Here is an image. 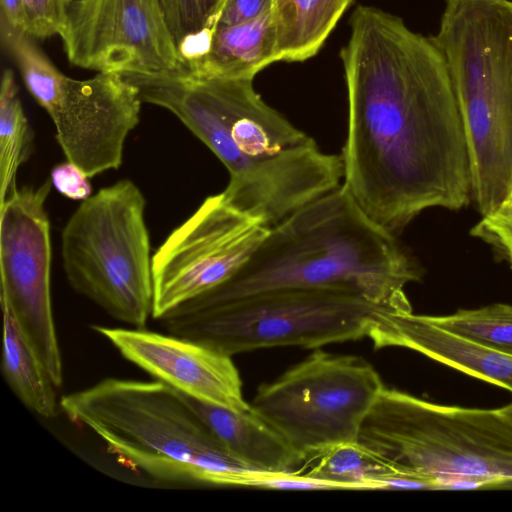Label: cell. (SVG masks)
I'll return each instance as SVG.
<instances>
[{"mask_svg":"<svg viewBox=\"0 0 512 512\" xmlns=\"http://www.w3.org/2000/svg\"><path fill=\"white\" fill-rule=\"evenodd\" d=\"M350 24L342 186L394 234L426 209H461L471 199L469 154L443 55L378 8L359 5Z\"/></svg>","mask_w":512,"mask_h":512,"instance_id":"1","label":"cell"},{"mask_svg":"<svg viewBox=\"0 0 512 512\" xmlns=\"http://www.w3.org/2000/svg\"><path fill=\"white\" fill-rule=\"evenodd\" d=\"M122 75L142 102L170 111L222 162L229 174L224 198L270 228L342 184L341 155L323 152L269 106L253 79L202 76L184 67Z\"/></svg>","mask_w":512,"mask_h":512,"instance_id":"2","label":"cell"},{"mask_svg":"<svg viewBox=\"0 0 512 512\" xmlns=\"http://www.w3.org/2000/svg\"><path fill=\"white\" fill-rule=\"evenodd\" d=\"M418 270L388 231L342 184L270 228L227 281L169 313H188L282 289L332 290L392 312H412L406 286Z\"/></svg>","mask_w":512,"mask_h":512,"instance_id":"3","label":"cell"},{"mask_svg":"<svg viewBox=\"0 0 512 512\" xmlns=\"http://www.w3.org/2000/svg\"><path fill=\"white\" fill-rule=\"evenodd\" d=\"M60 409L119 462L160 483L250 486L259 473L229 454L181 394L158 380L106 378L63 396Z\"/></svg>","mask_w":512,"mask_h":512,"instance_id":"4","label":"cell"},{"mask_svg":"<svg viewBox=\"0 0 512 512\" xmlns=\"http://www.w3.org/2000/svg\"><path fill=\"white\" fill-rule=\"evenodd\" d=\"M466 136L481 215L512 189V0H445L437 33Z\"/></svg>","mask_w":512,"mask_h":512,"instance_id":"5","label":"cell"},{"mask_svg":"<svg viewBox=\"0 0 512 512\" xmlns=\"http://www.w3.org/2000/svg\"><path fill=\"white\" fill-rule=\"evenodd\" d=\"M357 442L393 470L430 481L471 476L512 482V420L501 409L430 403L384 387Z\"/></svg>","mask_w":512,"mask_h":512,"instance_id":"6","label":"cell"},{"mask_svg":"<svg viewBox=\"0 0 512 512\" xmlns=\"http://www.w3.org/2000/svg\"><path fill=\"white\" fill-rule=\"evenodd\" d=\"M146 200L120 180L83 200L61 236L63 269L78 294L111 317L144 328L153 311Z\"/></svg>","mask_w":512,"mask_h":512,"instance_id":"7","label":"cell"},{"mask_svg":"<svg viewBox=\"0 0 512 512\" xmlns=\"http://www.w3.org/2000/svg\"><path fill=\"white\" fill-rule=\"evenodd\" d=\"M382 311L332 290L282 289L246 296L160 321L169 332L229 356L263 348L322 346L369 336Z\"/></svg>","mask_w":512,"mask_h":512,"instance_id":"8","label":"cell"},{"mask_svg":"<svg viewBox=\"0 0 512 512\" xmlns=\"http://www.w3.org/2000/svg\"><path fill=\"white\" fill-rule=\"evenodd\" d=\"M23 82L48 113L67 161L89 177L118 169L125 141L140 121L137 88L119 73L78 80L63 74L23 32H1Z\"/></svg>","mask_w":512,"mask_h":512,"instance_id":"9","label":"cell"},{"mask_svg":"<svg viewBox=\"0 0 512 512\" xmlns=\"http://www.w3.org/2000/svg\"><path fill=\"white\" fill-rule=\"evenodd\" d=\"M384 387L365 359L318 348L261 385L250 405L303 457L330 445L357 442L362 422Z\"/></svg>","mask_w":512,"mask_h":512,"instance_id":"10","label":"cell"},{"mask_svg":"<svg viewBox=\"0 0 512 512\" xmlns=\"http://www.w3.org/2000/svg\"><path fill=\"white\" fill-rule=\"evenodd\" d=\"M270 227L219 194L208 196L152 255L153 311L160 320L230 279Z\"/></svg>","mask_w":512,"mask_h":512,"instance_id":"11","label":"cell"},{"mask_svg":"<svg viewBox=\"0 0 512 512\" xmlns=\"http://www.w3.org/2000/svg\"><path fill=\"white\" fill-rule=\"evenodd\" d=\"M51 179L14 188L0 205V300L5 301L56 387L63 365L51 303Z\"/></svg>","mask_w":512,"mask_h":512,"instance_id":"12","label":"cell"},{"mask_svg":"<svg viewBox=\"0 0 512 512\" xmlns=\"http://www.w3.org/2000/svg\"><path fill=\"white\" fill-rule=\"evenodd\" d=\"M58 36L70 64L97 73L158 75L184 66L160 0H66Z\"/></svg>","mask_w":512,"mask_h":512,"instance_id":"13","label":"cell"},{"mask_svg":"<svg viewBox=\"0 0 512 512\" xmlns=\"http://www.w3.org/2000/svg\"><path fill=\"white\" fill-rule=\"evenodd\" d=\"M92 328L126 360L174 390L238 411L250 408L231 356L187 338L144 328Z\"/></svg>","mask_w":512,"mask_h":512,"instance_id":"14","label":"cell"},{"mask_svg":"<svg viewBox=\"0 0 512 512\" xmlns=\"http://www.w3.org/2000/svg\"><path fill=\"white\" fill-rule=\"evenodd\" d=\"M368 338L375 349H412L512 392V356L453 335L425 315L382 311Z\"/></svg>","mask_w":512,"mask_h":512,"instance_id":"15","label":"cell"},{"mask_svg":"<svg viewBox=\"0 0 512 512\" xmlns=\"http://www.w3.org/2000/svg\"><path fill=\"white\" fill-rule=\"evenodd\" d=\"M180 394L220 445L245 466L266 473H294L300 468L302 455L251 405L238 411Z\"/></svg>","mask_w":512,"mask_h":512,"instance_id":"16","label":"cell"},{"mask_svg":"<svg viewBox=\"0 0 512 512\" xmlns=\"http://www.w3.org/2000/svg\"><path fill=\"white\" fill-rule=\"evenodd\" d=\"M276 61V27L269 11L248 22L214 28L203 51L183 67L202 76L254 79Z\"/></svg>","mask_w":512,"mask_h":512,"instance_id":"17","label":"cell"},{"mask_svg":"<svg viewBox=\"0 0 512 512\" xmlns=\"http://www.w3.org/2000/svg\"><path fill=\"white\" fill-rule=\"evenodd\" d=\"M353 0H272L279 61L315 56Z\"/></svg>","mask_w":512,"mask_h":512,"instance_id":"18","label":"cell"},{"mask_svg":"<svg viewBox=\"0 0 512 512\" xmlns=\"http://www.w3.org/2000/svg\"><path fill=\"white\" fill-rule=\"evenodd\" d=\"M3 315L1 367L4 378L31 411L52 418L60 408L56 386L31 346L8 304L0 300Z\"/></svg>","mask_w":512,"mask_h":512,"instance_id":"19","label":"cell"},{"mask_svg":"<svg viewBox=\"0 0 512 512\" xmlns=\"http://www.w3.org/2000/svg\"><path fill=\"white\" fill-rule=\"evenodd\" d=\"M397 472L358 442L330 445L303 456L294 472L331 484L334 489H382V479Z\"/></svg>","mask_w":512,"mask_h":512,"instance_id":"20","label":"cell"},{"mask_svg":"<svg viewBox=\"0 0 512 512\" xmlns=\"http://www.w3.org/2000/svg\"><path fill=\"white\" fill-rule=\"evenodd\" d=\"M33 150V132L18 97L12 70L5 69L0 92V205L16 188V175Z\"/></svg>","mask_w":512,"mask_h":512,"instance_id":"21","label":"cell"},{"mask_svg":"<svg viewBox=\"0 0 512 512\" xmlns=\"http://www.w3.org/2000/svg\"><path fill=\"white\" fill-rule=\"evenodd\" d=\"M441 329L477 345L512 356V305L492 304L446 316H427Z\"/></svg>","mask_w":512,"mask_h":512,"instance_id":"22","label":"cell"},{"mask_svg":"<svg viewBox=\"0 0 512 512\" xmlns=\"http://www.w3.org/2000/svg\"><path fill=\"white\" fill-rule=\"evenodd\" d=\"M184 62L205 48L225 0H160Z\"/></svg>","mask_w":512,"mask_h":512,"instance_id":"23","label":"cell"},{"mask_svg":"<svg viewBox=\"0 0 512 512\" xmlns=\"http://www.w3.org/2000/svg\"><path fill=\"white\" fill-rule=\"evenodd\" d=\"M471 235L492 246L512 269V190L498 207L482 215Z\"/></svg>","mask_w":512,"mask_h":512,"instance_id":"24","label":"cell"},{"mask_svg":"<svg viewBox=\"0 0 512 512\" xmlns=\"http://www.w3.org/2000/svg\"><path fill=\"white\" fill-rule=\"evenodd\" d=\"M66 0H21L25 33L33 39H46L58 35Z\"/></svg>","mask_w":512,"mask_h":512,"instance_id":"25","label":"cell"},{"mask_svg":"<svg viewBox=\"0 0 512 512\" xmlns=\"http://www.w3.org/2000/svg\"><path fill=\"white\" fill-rule=\"evenodd\" d=\"M52 185L63 196L72 200H85L91 196L89 177L77 165L66 161L51 171Z\"/></svg>","mask_w":512,"mask_h":512,"instance_id":"26","label":"cell"},{"mask_svg":"<svg viewBox=\"0 0 512 512\" xmlns=\"http://www.w3.org/2000/svg\"><path fill=\"white\" fill-rule=\"evenodd\" d=\"M271 8L272 0H225L212 30L254 20Z\"/></svg>","mask_w":512,"mask_h":512,"instance_id":"27","label":"cell"},{"mask_svg":"<svg viewBox=\"0 0 512 512\" xmlns=\"http://www.w3.org/2000/svg\"><path fill=\"white\" fill-rule=\"evenodd\" d=\"M0 3L1 32L16 31L25 33V19L21 0H0Z\"/></svg>","mask_w":512,"mask_h":512,"instance_id":"28","label":"cell"},{"mask_svg":"<svg viewBox=\"0 0 512 512\" xmlns=\"http://www.w3.org/2000/svg\"><path fill=\"white\" fill-rule=\"evenodd\" d=\"M501 410L509 419L512 420V402L501 408Z\"/></svg>","mask_w":512,"mask_h":512,"instance_id":"29","label":"cell"},{"mask_svg":"<svg viewBox=\"0 0 512 512\" xmlns=\"http://www.w3.org/2000/svg\"><path fill=\"white\" fill-rule=\"evenodd\" d=\"M512 190V189H511Z\"/></svg>","mask_w":512,"mask_h":512,"instance_id":"30","label":"cell"}]
</instances>
